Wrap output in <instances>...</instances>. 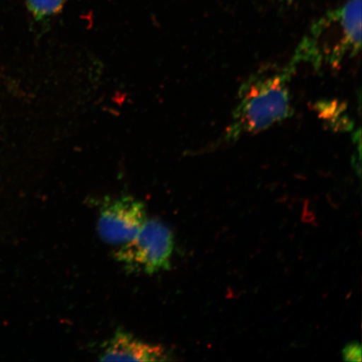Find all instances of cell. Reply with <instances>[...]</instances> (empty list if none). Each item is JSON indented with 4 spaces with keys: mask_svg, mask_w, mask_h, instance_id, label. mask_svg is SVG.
<instances>
[{
    "mask_svg": "<svg viewBox=\"0 0 362 362\" xmlns=\"http://www.w3.org/2000/svg\"><path fill=\"white\" fill-rule=\"evenodd\" d=\"M174 235L168 226L152 219L144 223L130 242L115 252V259L132 273L153 274L170 269Z\"/></svg>",
    "mask_w": 362,
    "mask_h": 362,
    "instance_id": "3",
    "label": "cell"
},
{
    "mask_svg": "<svg viewBox=\"0 0 362 362\" xmlns=\"http://www.w3.org/2000/svg\"><path fill=\"white\" fill-rule=\"evenodd\" d=\"M146 221V206L131 197L104 203L98 223L99 235L113 245H124L134 238Z\"/></svg>",
    "mask_w": 362,
    "mask_h": 362,
    "instance_id": "4",
    "label": "cell"
},
{
    "mask_svg": "<svg viewBox=\"0 0 362 362\" xmlns=\"http://www.w3.org/2000/svg\"><path fill=\"white\" fill-rule=\"evenodd\" d=\"M168 353L160 346L140 341L132 334L119 330L100 355L101 361H165Z\"/></svg>",
    "mask_w": 362,
    "mask_h": 362,
    "instance_id": "5",
    "label": "cell"
},
{
    "mask_svg": "<svg viewBox=\"0 0 362 362\" xmlns=\"http://www.w3.org/2000/svg\"><path fill=\"white\" fill-rule=\"evenodd\" d=\"M281 1L287 4H291L294 1V0H281Z\"/></svg>",
    "mask_w": 362,
    "mask_h": 362,
    "instance_id": "8",
    "label": "cell"
},
{
    "mask_svg": "<svg viewBox=\"0 0 362 362\" xmlns=\"http://www.w3.org/2000/svg\"><path fill=\"white\" fill-rule=\"evenodd\" d=\"M293 72L289 65L281 70L261 71L242 85L226 142L262 132L293 115L288 83Z\"/></svg>",
    "mask_w": 362,
    "mask_h": 362,
    "instance_id": "1",
    "label": "cell"
},
{
    "mask_svg": "<svg viewBox=\"0 0 362 362\" xmlns=\"http://www.w3.org/2000/svg\"><path fill=\"white\" fill-rule=\"evenodd\" d=\"M361 346L356 341L348 343L343 348V360L346 361H361Z\"/></svg>",
    "mask_w": 362,
    "mask_h": 362,
    "instance_id": "7",
    "label": "cell"
},
{
    "mask_svg": "<svg viewBox=\"0 0 362 362\" xmlns=\"http://www.w3.org/2000/svg\"><path fill=\"white\" fill-rule=\"evenodd\" d=\"M67 0H25L27 10L37 22H47L61 13Z\"/></svg>",
    "mask_w": 362,
    "mask_h": 362,
    "instance_id": "6",
    "label": "cell"
},
{
    "mask_svg": "<svg viewBox=\"0 0 362 362\" xmlns=\"http://www.w3.org/2000/svg\"><path fill=\"white\" fill-rule=\"evenodd\" d=\"M361 47V0H347L325 13L311 25L291 62L294 71L302 62L316 70L329 65L338 67Z\"/></svg>",
    "mask_w": 362,
    "mask_h": 362,
    "instance_id": "2",
    "label": "cell"
}]
</instances>
